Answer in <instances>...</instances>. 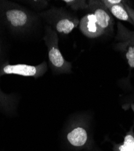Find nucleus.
<instances>
[{
	"label": "nucleus",
	"instance_id": "f257e3e1",
	"mask_svg": "<svg viewBox=\"0 0 134 151\" xmlns=\"http://www.w3.org/2000/svg\"><path fill=\"white\" fill-rule=\"evenodd\" d=\"M39 17L27 8L6 0H0V18L4 26L14 35H26L32 31Z\"/></svg>",
	"mask_w": 134,
	"mask_h": 151
},
{
	"label": "nucleus",
	"instance_id": "7ed1b4c3",
	"mask_svg": "<svg viewBox=\"0 0 134 151\" xmlns=\"http://www.w3.org/2000/svg\"><path fill=\"white\" fill-rule=\"evenodd\" d=\"M57 33L67 35L70 33L79 24L77 17L62 7H53L38 14Z\"/></svg>",
	"mask_w": 134,
	"mask_h": 151
},
{
	"label": "nucleus",
	"instance_id": "20e7f679",
	"mask_svg": "<svg viewBox=\"0 0 134 151\" xmlns=\"http://www.w3.org/2000/svg\"><path fill=\"white\" fill-rule=\"evenodd\" d=\"M43 40L47 48L49 65L56 74H69L72 72V64L66 60L59 48L58 34L48 26L45 28Z\"/></svg>",
	"mask_w": 134,
	"mask_h": 151
},
{
	"label": "nucleus",
	"instance_id": "39448f33",
	"mask_svg": "<svg viewBox=\"0 0 134 151\" xmlns=\"http://www.w3.org/2000/svg\"><path fill=\"white\" fill-rule=\"evenodd\" d=\"M115 41V48L124 53L129 66L134 68V31L129 30L118 22Z\"/></svg>",
	"mask_w": 134,
	"mask_h": 151
},
{
	"label": "nucleus",
	"instance_id": "1a4fd4ad",
	"mask_svg": "<svg viewBox=\"0 0 134 151\" xmlns=\"http://www.w3.org/2000/svg\"><path fill=\"white\" fill-rule=\"evenodd\" d=\"M63 2L66 4L67 6L75 11L87 10L88 8V2L85 0H64Z\"/></svg>",
	"mask_w": 134,
	"mask_h": 151
},
{
	"label": "nucleus",
	"instance_id": "f8f14e48",
	"mask_svg": "<svg viewBox=\"0 0 134 151\" xmlns=\"http://www.w3.org/2000/svg\"><path fill=\"white\" fill-rule=\"evenodd\" d=\"M2 26H3V23H2V22H1V18H0V31L1 30V28H2Z\"/></svg>",
	"mask_w": 134,
	"mask_h": 151
},
{
	"label": "nucleus",
	"instance_id": "9d476101",
	"mask_svg": "<svg viewBox=\"0 0 134 151\" xmlns=\"http://www.w3.org/2000/svg\"><path fill=\"white\" fill-rule=\"evenodd\" d=\"M23 3L27 4L30 6L32 8L37 10H41L47 7L48 4V1H42V0H29V1H23Z\"/></svg>",
	"mask_w": 134,
	"mask_h": 151
},
{
	"label": "nucleus",
	"instance_id": "f03ea898",
	"mask_svg": "<svg viewBox=\"0 0 134 151\" xmlns=\"http://www.w3.org/2000/svg\"><path fill=\"white\" fill-rule=\"evenodd\" d=\"M64 141L67 147L73 150L92 147V137L86 116L77 115L70 120L64 132Z\"/></svg>",
	"mask_w": 134,
	"mask_h": 151
},
{
	"label": "nucleus",
	"instance_id": "6e6552de",
	"mask_svg": "<svg viewBox=\"0 0 134 151\" xmlns=\"http://www.w3.org/2000/svg\"><path fill=\"white\" fill-rule=\"evenodd\" d=\"M113 151H134V132L133 128L124 137L122 143L114 144Z\"/></svg>",
	"mask_w": 134,
	"mask_h": 151
},
{
	"label": "nucleus",
	"instance_id": "9b49d317",
	"mask_svg": "<svg viewBox=\"0 0 134 151\" xmlns=\"http://www.w3.org/2000/svg\"><path fill=\"white\" fill-rule=\"evenodd\" d=\"M7 61L4 60V50L3 48V45L1 41L0 40V66Z\"/></svg>",
	"mask_w": 134,
	"mask_h": 151
},
{
	"label": "nucleus",
	"instance_id": "423d86ee",
	"mask_svg": "<svg viewBox=\"0 0 134 151\" xmlns=\"http://www.w3.org/2000/svg\"><path fill=\"white\" fill-rule=\"evenodd\" d=\"M88 10L94 15L97 24L104 34L113 32L114 21L113 15L102 1H88Z\"/></svg>",
	"mask_w": 134,
	"mask_h": 151
},
{
	"label": "nucleus",
	"instance_id": "0eeeda50",
	"mask_svg": "<svg viewBox=\"0 0 134 151\" xmlns=\"http://www.w3.org/2000/svg\"><path fill=\"white\" fill-rule=\"evenodd\" d=\"M79 29L81 32L89 38H96L104 34L99 27L93 14H87L79 21Z\"/></svg>",
	"mask_w": 134,
	"mask_h": 151
}]
</instances>
